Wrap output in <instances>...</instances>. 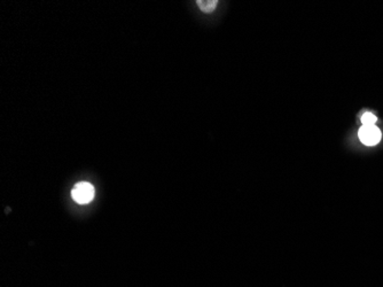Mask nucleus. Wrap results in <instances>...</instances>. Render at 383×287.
Returning a JSON list of instances; mask_svg holds the SVG:
<instances>
[{
	"instance_id": "obj_2",
	"label": "nucleus",
	"mask_w": 383,
	"mask_h": 287,
	"mask_svg": "<svg viewBox=\"0 0 383 287\" xmlns=\"http://www.w3.org/2000/svg\"><path fill=\"white\" fill-rule=\"evenodd\" d=\"M358 136L360 141L366 146H374L376 144L380 142L382 133L380 131V129L375 125H363L359 129Z\"/></svg>"
},
{
	"instance_id": "obj_3",
	"label": "nucleus",
	"mask_w": 383,
	"mask_h": 287,
	"mask_svg": "<svg viewBox=\"0 0 383 287\" xmlns=\"http://www.w3.org/2000/svg\"><path fill=\"white\" fill-rule=\"evenodd\" d=\"M198 7L201 10L203 13H211L212 11H215V8L217 7V4L218 2L217 0H199L197 2Z\"/></svg>"
},
{
	"instance_id": "obj_4",
	"label": "nucleus",
	"mask_w": 383,
	"mask_h": 287,
	"mask_svg": "<svg viewBox=\"0 0 383 287\" xmlns=\"http://www.w3.org/2000/svg\"><path fill=\"white\" fill-rule=\"evenodd\" d=\"M376 116L372 114V113H365V114L361 116V123L363 125H375L376 123Z\"/></svg>"
},
{
	"instance_id": "obj_1",
	"label": "nucleus",
	"mask_w": 383,
	"mask_h": 287,
	"mask_svg": "<svg viewBox=\"0 0 383 287\" xmlns=\"http://www.w3.org/2000/svg\"><path fill=\"white\" fill-rule=\"evenodd\" d=\"M71 197L77 203L86 204L91 202L94 198V188L90 183L82 182L75 185L72 189Z\"/></svg>"
}]
</instances>
